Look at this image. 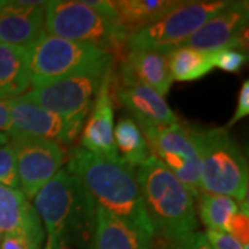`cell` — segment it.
Returning a JSON list of instances; mask_svg holds the SVG:
<instances>
[{
  "label": "cell",
  "instance_id": "6da1fadb",
  "mask_svg": "<svg viewBox=\"0 0 249 249\" xmlns=\"http://www.w3.org/2000/svg\"><path fill=\"white\" fill-rule=\"evenodd\" d=\"M67 169L86 187L96 206L134 230L155 237L132 168L75 147L68 157Z\"/></svg>",
  "mask_w": 249,
  "mask_h": 249
},
{
  "label": "cell",
  "instance_id": "7a4b0ae2",
  "mask_svg": "<svg viewBox=\"0 0 249 249\" xmlns=\"http://www.w3.org/2000/svg\"><path fill=\"white\" fill-rule=\"evenodd\" d=\"M32 205L45 231L43 249H72L94 232L96 202L67 168L39 190Z\"/></svg>",
  "mask_w": 249,
  "mask_h": 249
},
{
  "label": "cell",
  "instance_id": "3957f363",
  "mask_svg": "<svg viewBox=\"0 0 249 249\" xmlns=\"http://www.w3.org/2000/svg\"><path fill=\"white\" fill-rule=\"evenodd\" d=\"M134 175L155 235L175 244L196 231L194 198L165 165L150 155Z\"/></svg>",
  "mask_w": 249,
  "mask_h": 249
},
{
  "label": "cell",
  "instance_id": "277c9868",
  "mask_svg": "<svg viewBox=\"0 0 249 249\" xmlns=\"http://www.w3.org/2000/svg\"><path fill=\"white\" fill-rule=\"evenodd\" d=\"M45 32L76 43L96 46L119 60L127 52V40L116 27L112 1H47Z\"/></svg>",
  "mask_w": 249,
  "mask_h": 249
},
{
  "label": "cell",
  "instance_id": "5b68a950",
  "mask_svg": "<svg viewBox=\"0 0 249 249\" xmlns=\"http://www.w3.org/2000/svg\"><path fill=\"white\" fill-rule=\"evenodd\" d=\"M201 160V191L248 201V162L226 127L191 129Z\"/></svg>",
  "mask_w": 249,
  "mask_h": 249
},
{
  "label": "cell",
  "instance_id": "8992f818",
  "mask_svg": "<svg viewBox=\"0 0 249 249\" xmlns=\"http://www.w3.org/2000/svg\"><path fill=\"white\" fill-rule=\"evenodd\" d=\"M112 60L114 57L109 55L83 71L28 90L21 98L83 126Z\"/></svg>",
  "mask_w": 249,
  "mask_h": 249
},
{
  "label": "cell",
  "instance_id": "52a82bcc",
  "mask_svg": "<svg viewBox=\"0 0 249 249\" xmlns=\"http://www.w3.org/2000/svg\"><path fill=\"white\" fill-rule=\"evenodd\" d=\"M227 0H196L180 1L166 11L150 27L144 28L127 39V50L157 49L170 53L181 46L190 36L223 10Z\"/></svg>",
  "mask_w": 249,
  "mask_h": 249
},
{
  "label": "cell",
  "instance_id": "ba28073f",
  "mask_svg": "<svg viewBox=\"0 0 249 249\" xmlns=\"http://www.w3.org/2000/svg\"><path fill=\"white\" fill-rule=\"evenodd\" d=\"M111 54L43 32L29 47V80L37 88L91 67Z\"/></svg>",
  "mask_w": 249,
  "mask_h": 249
},
{
  "label": "cell",
  "instance_id": "9c48e42d",
  "mask_svg": "<svg viewBox=\"0 0 249 249\" xmlns=\"http://www.w3.org/2000/svg\"><path fill=\"white\" fill-rule=\"evenodd\" d=\"M150 154L160 160L186 187L194 199L201 191V160L191 129L175 124L142 127Z\"/></svg>",
  "mask_w": 249,
  "mask_h": 249
},
{
  "label": "cell",
  "instance_id": "30bf717a",
  "mask_svg": "<svg viewBox=\"0 0 249 249\" xmlns=\"http://www.w3.org/2000/svg\"><path fill=\"white\" fill-rule=\"evenodd\" d=\"M16 154L19 190L32 202L34 196L62 169L68 152L58 142L43 139H11Z\"/></svg>",
  "mask_w": 249,
  "mask_h": 249
},
{
  "label": "cell",
  "instance_id": "8fae6325",
  "mask_svg": "<svg viewBox=\"0 0 249 249\" xmlns=\"http://www.w3.org/2000/svg\"><path fill=\"white\" fill-rule=\"evenodd\" d=\"M7 106L11 121L9 139H43L65 147L76 140L83 127L21 97L7 100Z\"/></svg>",
  "mask_w": 249,
  "mask_h": 249
},
{
  "label": "cell",
  "instance_id": "7c38bea8",
  "mask_svg": "<svg viewBox=\"0 0 249 249\" xmlns=\"http://www.w3.org/2000/svg\"><path fill=\"white\" fill-rule=\"evenodd\" d=\"M248 19V1H230L181 46L206 53H214L224 47H237L242 50L247 47Z\"/></svg>",
  "mask_w": 249,
  "mask_h": 249
},
{
  "label": "cell",
  "instance_id": "4fadbf2b",
  "mask_svg": "<svg viewBox=\"0 0 249 249\" xmlns=\"http://www.w3.org/2000/svg\"><path fill=\"white\" fill-rule=\"evenodd\" d=\"M114 60L108 65L89 112L80 142L85 150L114 162H122L114 140Z\"/></svg>",
  "mask_w": 249,
  "mask_h": 249
},
{
  "label": "cell",
  "instance_id": "5bb4252c",
  "mask_svg": "<svg viewBox=\"0 0 249 249\" xmlns=\"http://www.w3.org/2000/svg\"><path fill=\"white\" fill-rule=\"evenodd\" d=\"M114 97L133 116L140 127L165 126L178 122V118L168 106L165 97L147 85L130 78L118 76L114 79Z\"/></svg>",
  "mask_w": 249,
  "mask_h": 249
},
{
  "label": "cell",
  "instance_id": "9a60e30c",
  "mask_svg": "<svg viewBox=\"0 0 249 249\" xmlns=\"http://www.w3.org/2000/svg\"><path fill=\"white\" fill-rule=\"evenodd\" d=\"M0 235H19L31 249H42L45 231L32 202L18 188L0 184Z\"/></svg>",
  "mask_w": 249,
  "mask_h": 249
},
{
  "label": "cell",
  "instance_id": "2e32d148",
  "mask_svg": "<svg viewBox=\"0 0 249 249\" xmlns=\"http://www.w3.org/2000/svg\"><path fill=\"white\" fill-rule=\"evenodd\" d=\"M46 3L6 0L0 10V43L29 49L45 32Z\"/></svg>",
  "mask_w": 249,
  "mask_h": 249
},
{
  "label": "cell",
  "instance_id": "e0dca14e",
  "mask_svg": "<svg viewBox=\"0 0 249 249\" xmlns=\"http://www.w3.org/2000/svg\"><path fill=\"white\" fill-rule=\"evenodd\" d=\"M119 62V76L144 83L162 97L169 93L173 79L170 76L168 53L157 49L127 50Z\"/></svg>",
  "mask_w": 249,
  "mask_h": 249
},
{
  "label": "cell",
  "instance_id": "ac0fdd59",
  "mask_svg": "<svg viewBox=\"0 0 249 249\" xmlns=\"http://www.w3.org/2000/svg\"><path fill=\"white\" fill-rule=\"evenodd\" d=\"M154 238L96 206L94 249H152Z\"/></svg>",
  "mask_w": 249,
  "mask_h": 249
},
{
  "label": "cell",
  "instance_id": "d6986e66",
  "mask_svg": "<svg viewBox=\"0 0 249 249\" xmlns=\"http://www.w3.org/2000/svg\"><path fill=\"white\" fill-rule=\"evenodd\" d=\"M178 0H118L114 3L116 27L126 40L150 27L166 11L176 6Z\"/></svg>",
  "mask_w": 249,
  "mask_h": 249
},
{
  "label": "cell",
  "instance_id": "ffe728a7",
  "mask_svg": "<svg viewBox=\"0 0 249 249\" xmlns=\"http://www.w3.org/2000/svg\"><path fill=\"white\" fill-rule=\"evenodd\" d=\"M29 86V49L0 43V101L21 97Z\"/></svg>",
  "mask_w": 249,
  "mask_h": 249
},
{
  "label": "cell",
  "instance_id": "44dd1931",
  "mask_svg": "<svg viewBox=\"0 0 249 249\" xmlns=\"http://www.w3.org/2000/svg\"><path fill=\"white\" fill-rule=\"evenodd\" d=\"M114 140L119 158L129 168H139L151 155L142 127L132 116H122L114 127Z\"/></svg>",
  "mask_w": 249,
  "mask_h": 249
},
{
  "label": "cell",
  "instance_id": "7402d4cb",
  "mask_svg": "<svg viewBox=\"0 0 249 249\" xmlns=\"http://www.w3.org/2000/svg\"><path fill=\"white\" fill-rule=\"evenodd\" d=\"M170 76L178 82H191L204 78L214 68L213 53L178 46L168 53Z\"/></svg>",
  "mask_w": 249,
  "mask_h": 249
},
{
  "label": "cell",
  "instance_id": "603a6c76",
  "mask_svg": "<svg viewBox=\"0 0 249 249\" xmlns=\"http://www.w3.org/2000/svg\"><path fill=\"white\" fill-rule=\"evenodd\" d=\"M196 202L199 219L208 230L227 232L232 216L240 211V204L230 196L201 193Z\"/></svg>",
  "mask_w": 249,
  "mask_h": 249
},
{
  "label": "cell",
  "instance_id": "cb8c5ba5",
  "mask_svg": "<svg viewBox=\"0 0 249 249\" xmlns=\"http://www.w3.org/2000/svg\"><path fill=\"white\" fill-rule=\"evenodd\" d=\"M247 62V54L237 47H224L213 53L214 67L229 73H237Z\"/></svg>",
  "mask_w": 249,
  "mask_h": 249
},
{
  "label": "cell",
  "instance_id": "d4e9b609",
  "mask_svg": "<svg viewBox=\"0 0 249 249\" xmlns=\"http://www.w3.org/2000/svg\"><path fill=\"white\" fill-rule=\"evenodd\" d=\"M0 184L19 190L16 154L10 142L0 145Z\"/></svg>",
  "mask_w": 249,
  "mask_h": 249
},
{
  "label": "cell",
  "instance_id": "484cf974",
  "mask_svg": "<svg viewBox=\"0 0 249 249\" xmlns=\"http://www.w3.org/2000/svg\"><path fill=\"white\" fill-rule=\"evenodd\" d=\"M227 232L232 235L235 240L241 242L245 248H248L249 244V214H248V201L240 204V211L232 216L230 220Z\"/></svg>",
  "mask_w": 249,
  "mask_h": 249
},
{
  "label": "cell",
  "instance_id": "4316f807",
  "mask_svg": "<svg viewBox=\"0 0 249 249\" xmlns=\"http://www.w3.org/2000/svg\"><path fill=\"white\" fill-rule=\"evenodd\" d=\"M205 238L212 245L213 249H248L241 242L235 240L229 232L216 231V230H206Z\"/></svg>",
  "mask_w": 249,
  "mask_h": 249
},
{
  "label": "cell",
  "instance_id": "83f0119b",
  "mask_svg": "<svg viewBox=\"0 0 249 249\" xmlns=\"http://www.w3.org/2000/svg\"><path fill=\"white\" fill-rule=\"evenodd\" d=\"M249 114V82L245 80L241 86L240 93H238V101H237V108L235 112L231 116V119L229 121V124L226 126V129L229 130L237 122H240L241 119H244Z\"/></svg>",
  "mask_w": 249,
  "mask_h": 249
},
{
  "label": "cell",
  "instance_id": "f1b7e54d",
  "mask_svg": "<svg viewBox=\"0 0 249 249\" xmlns=\"http://www.w3.org/2000/svg\"><path fill=\"white\" fill-rule=\"evenodd\" d=\"M168 249H213L212 245L205 238V234L196 231L188 234L187 237L181 238L175 244H169Z\"/></svg>",
  "mask_w": 249,
  "mask_h": 249
},
{
  "label": "cell",
  "instance_id": "f546056e",
  "mask_svg": "<svg viewBox=\"0 0 249 249\" xmlns=\"http://www.w3.org/2000/svg\"><path fill=\"white\" fill-rule=\"evenodd\" d=\"M0 249H31L25 238L19 237V235H4Z\"/></svg>",
  "mask_w": 249,
  "mask_h": 249
},
{
  "label": "cell",
  "instance_id": "4dcf8cb0",
  "mask_svg": "<svg viewBox=\"0 0 249 249\" xmlns=\"http://www.w3.org/2000/svg\"><path fill=\"white\" fill-rule=\"evenodd\" d=\"M11 129V121H10V111L7 101H0V133L9 136Z\"/></svg>",
  "mask_w": 249,
  "mask_h": 249
},
{
  "label": "cell",
  "instance_id": "1f68e13d",
  "mask_svg": "<svg viewBox=\"0 0 249 249\" xmlns=\"http://www.w3.org/2000/svg\"><path fill=\"white\" fill-rule=\"evenodd\" d=\"M10 139L7 134L0 133V145H4V144H9Z\"/></svg>",
  "mask_w": 249,
  "mask_h": 249
},
{
  "label": "cell",
  "instance_id": "d6a6232c",
  "mask_svg": "<svg viewBox=\"0 0 249 249\" xmlns=\"http://www.w3.org/2000/svg\"><path fill=\"white\" fill-rule=\"evenodd\" d=\"M4 3H6V0H0V10L4 7Z\"/></svg>",
  "mask_w": 249,
  "mask_h": 249
},
{
  "label": "cell",
  "instance_id": "836d02e7",
  "mask_svg": "<svg viewBox=\"0 0 249 249\" xmlns=\"http://www.w3.org/2000/svg\"><path fill=\"white\" fill-rule=\"evenodd\" d=\"M0 237H1V235H0Z\"/></svg>",
  "mask_w": 249,
  "mask_h": 249
}]
</instances>
